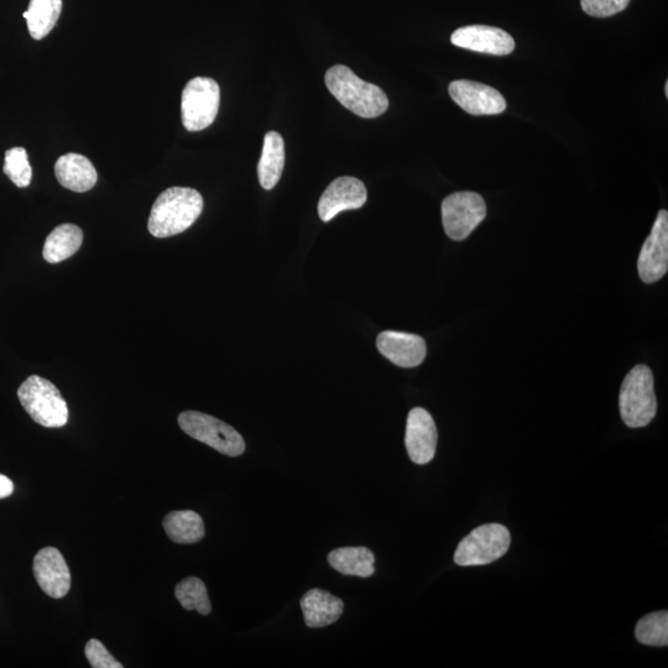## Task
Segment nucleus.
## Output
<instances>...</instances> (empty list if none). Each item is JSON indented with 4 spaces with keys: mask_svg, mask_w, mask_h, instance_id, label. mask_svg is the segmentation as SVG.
<instances>
[{
    "mask_svg": "<svg viewBox=\"0 0 668 668\" xmlns=\"http://www.w3.org/2000/svg\"><path fill=\"white\" fill-rule=\"evenodd\" d=\"M665 92H666V97H668V82L666 83V86H665Z\"/></svg>",
    "mask_w": 668,
    "mask_h": 668,
    "instance_id": "29",
    "label": "nucleus"
},
{
    "mask_svg": "<svg viewBox=\"0 0 668 668\" xmlns=\"http://www.w3.org/2000/svg\"><path fill=\"white\" fill-rule=\"evenodd\" d=\"M437 427L429 411L415 407L407 416L405 446L412 462L424 466L435 457Z\"/></svg>",
    "mask_w": 668,
    "mask_h": 668,
    "instance_id": "12",
    "label": "nucleus"
},
{
    "mask_svg": "<svg viewBox=\"0 0 668 668\" xmlns=\"http://www.w3.org/2000/svg\"><path fill=\"white\" fill-rule=\"evenodd\" d=\"M367 198V189L362 181L351 176L338 177L322 193L318 202V216L323 222H330L338 213L359 210Z\"/></svg>",
    "mask_w": 668,
    "mask_h": 668,
    "instance_id": "11",
    "label": "nucleus"
},
{
    "mask_svg": "<svg viewBox=\"0 0 668 668\" xmlns=\"http://www.w3.org/2000/svg\"><path fill=\"white\" fill-rule=\"evenodd\" d=\"M451 41L458 48L480 54L505 56L515 50L513 36L506 31L487 25H469L454 31Z\"/></svg>",
    "mask_w": 668,
    "mask_h": 668,
    "instance_id": "13",
    "label": "nucleus"
},
{
    "mask_svg": "<svg viewBox=\"0 0 668 668\" xmlns=\"http://www.w3.org/2000/svg\"><path fill=\"white\" fill-rule=\"evenodd\" d=\"M221 90L210 77H196L187 83L182 92V123L189 132H201L215 122Z\"/></svg>",
    "mask_w": 668,
    "mask_h": 668,
    "instance_id": "7",
    "label": "nucleus"
},
{
    "mask_svg": "<svg viewBox=\"0 0 668 668\" xmlns=\"http://www.w3.org/2000/svg\"><path fill=\"white\" fill-rule=\"evenodd\" d=\"M85 654L93 668H123V665L109 654L106 647L99 640L92 639L88 641Z\"/></svg>",
    "mask_w": 668,
    "mask_h": 668,
    "instance_id": "27",
    "label": "nucleus"
},
{
    "mask_svg": "<svg viewBox=\"0 0 668 668\" xmlns=\"http://www.w3.org/2000/svg\"><path fill=\"white\" fill-rule=\"evenodd\" d=\"M325 80L337 101L358 117L377 118L388 111L389 99L382 88L360 80L347 66L331 67Z\"/></svg>",
    "mask_w": 668,
    "mask_h": 668,
    "instance_id": "2",
    "label": "nucleus"
},
{
    "mask_svg": "<svg viewBox=\"0 0 668 668\" xmlns=\"http://www.w3.org/2000/svg\"><path fill=\"white\" fill-rule=\"evenodd\" d=\"M83 232L75 224H61L45 240L43 257L50 264H57L69 259L80 250Z\"/></svg>",
    "mask_w": 668,
    "mask_h": 668,
    "instance_id": "19",
    "label": "nucleus"
},
{
    "mask_svg": "<svg viewBox=\"0 0 668 668\" xmlns=\"http://www.w3.org/2000/svg\"><path fill=\"white\" fill-rule=\"evenodd\" d=\"M203 211L201 193L189 187H171L151 208L148 229L151 236L169 238L184 233Z\"/></svg>",
    "mask_w": 668,
    "mask_h": 668,
    "instance_id": "1",
    "label": "nucleus"
},
{
    "mask_svg": "<svg viewBox=\"0 0 668 668\" xmlns=\"http://www.w3.org/2000/svg\"><path fill=\"white\" fill-rule=\"evenodd\" d=\"M57 181L65 189L73 192H87L96 186L98 175L95 166L86 156L66 154L55 164Z\"/></svg>",
    "mask_w": 668,
    "mask_h": 668,
    "instance_id": "16",
    "label": "nucleus"
},
{
    "mask_svg": "<svg viewBox=\"0 0 668 668\" xmlns=\"http://www.w3.org/2000/svg\"><path fill=\"white\" fill-rule=\"evenodd\" d=\"M450 96L459 107L472 116H495L506 109L503 95L483 83L458 80L448 87Z\"/></svg>",
    "mask_w": 668,
    "mask_h": 668,
    "instance_id": "10",
    "label": "nucleus"
},
{
    "mask_svg": "<svg viewBox=\"0 0 668 668\" xmlns=\"http://www.w3.org/2000/svg\"><path fill=\"white\" fill-rule=\"evenodd\" d=\"M62 10V0H30L24 18L28 22L31 38L44 39L55 28Z\"/></svg>",
    "mask_w": 668,
    "mask_h": 668,
    "instance_id": "22",
    "label": "nucleus"
},
{
    "mask_svg": "<svg viewBox=\"0 0 668 668\" xmlns=\"http://www.w3.org/2000/svg\"><path fill=\"white\" fill-rule=\"evenodd\" d=\"M34 576L45 594L54 599L67 596L71 573L64 556L55 547H45L34 558Z\"/></svg>",
    "mask_w": 668,
    "mask_h": 668,
    "instance_id": "14",
    "label": "nucleus"
},
{
    "mask_svg": "<svg viewBox=\"0 0 668 668\" xmlns=\"http://www.w3.org/2000/svg\"><path fill=\"white\" fill-rule=\"evenodd\" d=\"M668 270V213L657 215L649 238L641 249L638 260L640 279L645 284H654L664 278Z\"/></svg>",
    "mask_w": 668,
    "mask_h": 668,
    "instance_id": "9",
    "label": "nucleus"
},
{
    "mask_svg": "<svg viewBox=\"0 0 668 668\" xmlns=\"http://www.w3.org/2000/svg\"><path fill=\"white\" fill-rule=\"evenodd\" d=\"M328 563L344 576L368 578L375 572V556L367 547H341L328 555Z\"/></svg>",
    "mask_w": 668,
    "mask_h": 668,
    "instance_id": "20",
    "label": "nucleus"
},
{
    "mask_svg": "<svg viewBox=\"0 0 668 668\" xmlns=\"http://www.w3.org/2000/svg\"><path fill=\"white\" fill-rule=\"evenodd\" d=\"M301 609L306 625L318 629L336 623L341 618L344 603L341 598L316 588L302 597Z\"/></svg>",
    "mask_w": 668,
    "mask_h": 668,
    "instance_id": "17",
    "label": "nucleus"
},
{
    "mask_svg": "<svg viewBox=\"0 0 668 668\" xmlns=\"http://www.w3.org/2000/svg\"><path fill=\"white\" fill-rule=\"evenodd\" d=\"M179 426L186 435L228 457H239L245 452V442L240 433L211 415L198 411L182 412Z\"/></svg>",
    "mask_w": 668,
    "mask_h": 668,
    "instance_id": "6",
    "label": "nucleus"
},
{
    "mask_svg": "<svg viewBox=\"0 0 668 668\" xmlns=\"http://www.w3.org/2000/svg\"><path fill=\"white\" fill-rule=\"evenodd\" d=\"M175 597L179 600L182 608L196 610L201 615L211 613L212 605L208 598L206 584L200 578L189 577L177 584Z\"/></svg>",
    "mask_w": 668,
    "mask_h": 668,
    "instance_id": "23",
    "label": "nucleus"
},
{
    "mask_svg": "<svg viewBox=\"0 0 668 668\" xmlns=\"http://www.w3.org/2000/svg\"><path fill=\"white\" fill-rule=\"evenodd\" d=\"M510 544V532L504 525H482L464 537L454 552V562L461 567L489 565L505 556Z\"/></svg>",
    "mask_w": 668,
    "mask_h": 668,
    "instance_id": "5",
    "label": "nucleus"
},
{
    "mask_svg": "<svg viewBox=\"0 0 668 668\" xmlns=\"http://www.w3.org/2000/svg\"><path fill=\"white\" fill-rule=\"evenodd\" d=\"M4 174L18 187H28L33 177V170L24 148H13L5 153Z\"/></svg>",
    "mask_w": 668,
    "mask_h": 668,
    "instance_id": "25",
    "label": "nucleus"
},
{
    "mask_svg": "<svg viewBox=\"0 0 668 668\" xmlns=\"http://www.w3.org/2000/svg\"><path fill=\"white\" fill-rule=\"evenodd\" d=\"M378 351L401 368H415L427 354L425 339L417 334L385 331L377 338Z\"/></svg>",
    "mask_w": 668,
    "mask_h": 668,
    "instance_id": "15",
    "label": "nucleus"
},
{
    "mask_svg": "<svg viewBox=\"0 0 668 668\" xmlns=\"http://www.w3.org/2000/svg\"><path fill=\"white\" fill-rule=\"evenodd\" d=\"M14 492V483L12 479L3 476L0 474V499H5L10 497Z\"/></svg>",
    "mask_w": 668,
    "mask_h": 668,
    "instance_id": "28",
    "label": "nucleus"
},
{
    "mask_svg": "<svg viewBox=\"0 0 668 668\" xmlns=\"http://www.w3.org/2000/svg\"><path fill=\"white\" fill-rule=\"evenodd\" d=\"M621 420L631 429H640L655 419L657 400L654 374L647 365H636L626 375L619 395Z\"/></svg>",
    "mask_w": 668,
    "mask_h": 668,
    "instance_id": "3",
    "label": "nucleus"
},
{
    "mask_svg": "<svg viewBox=\"0 0 668 668\" xmlns=\"http://www.w3.org/2000/svg\"><path fill=\"white\" fill-rule=\"evenodd\" d=\"M630 0H582L584 12L594 18H609L623 12Z\"/></svg>",
    "mask_w": 668,
    "mask_h": 668,
    "instance_id": "26",
    "label": "nucleus"
},
{
    "mask_svg": "<svg viewBox=\"0 0 668 668\" xmlns=\"http://www.w3.org/2000/svg\"><path fill=\"white\" fill-rule=\"evenodd\" d=\"M163 526L167 536L176 544H196L205 537V524L195 511H172L165 516Z\"/></svg>",
    "mask_w": 668,
    "mask_h": 668,
    "instance_id": "21",
    "label": "nucleus"
},
{
    "mask_svg": "<svg viewBox=\"0 0 668 668\" xmlns=\"http://www.w3.org/2000/svg\"><path fill=\"white\" fill-rule=\"evenodd\" d=\"M639 643L647 646L664 647L668 645V613L656 612L645 615L635 628Z\"/></svg>",
    "mask_w": 668,
    "mask_h": 668,
    "instance_id": "24",
    "label": "nucleus"
},
{
    "mask_svg": "<svg viewBox=\"0 0 668 668\" xmlns=\"http://www.w3.org/2000/svg\"><path fill=\"white\" fill-rule=\"evenodd\" d=\"M487 217V206L476 192H456L442 202L443 228L457 242L467 239Z\"/></svg>",
    "mask_w": 668,
    "mask_h": 668,
    "instance_id": "8",
    "label": "nucleus"
},
{
    "mask_svg": "<svg viewBox=\"0 0 668 668\" xmlns=\"http://www.w3.org/2000/svg\"><path fill=\"white\" fill-rule=\"evenodd\" d=\"M18 398L36 424L60 429L69 421V407L60 390L48 379L31 375L20 385Z\"/></svg>",
    "mask_w": 668,
    "mask_h": 668,
    "instance_id": "4",
    "label": "nucleus"
},
{
    "mask_svg": "<svg viewBox=\"0 0 668 668\" xmlns=\"http://www.w3.org/2000/svg\"><path fill=\"white\" fill-rule=\"evenodd\" d=\"M285 166V143L278 132L265 134L262 158L258 165L260 185L265 190H273L283 175Z\"/></svg>",
    "mask_w": 668,
    "mask_h": 668,
    "instance_id": "18",
    "label": "nucleus"
}]
</instances>
